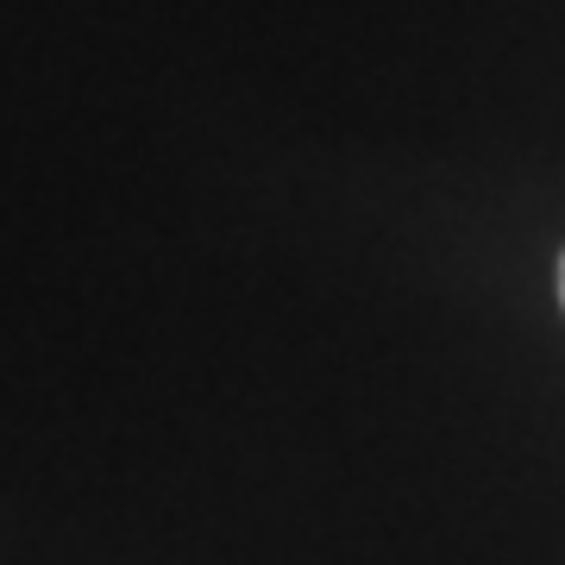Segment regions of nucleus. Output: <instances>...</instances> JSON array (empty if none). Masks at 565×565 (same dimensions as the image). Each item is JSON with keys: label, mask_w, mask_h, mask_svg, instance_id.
Here are the masks:
<instances>
[{"label": "nucleus", "mask_w": 565, "mask_h": 565, "mask_svg": "<svg viewBox=\"0 0 565 565\" xmlns=\"http://www.w3.org/2000/svg\"><path fill=\"white\" fill-rule=\"evenodd\" d=\"M559 302H565V258H559Z\"/></svg>", "instance_id": "obj_1"}]
</instances>
